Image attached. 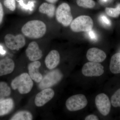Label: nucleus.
Returning a JSON list of instances; mask_svg holds the SVG:
<instances>
[{
	"mask_svg": "<svg viewBox=\"0 0 120 120\" xmlns=\"http://www.w3.org/2000/svg\"><path fill=\"white\" fill-rule=\"evenodd\" d=\"M21 30L23 34L27 38L38 39L42 38L45 34L46 25L41 20H33L25 23Z\"/></svg>",
	"mask_w": 120,
	"mask_h": 120,
	"instance_id": "1",
	"label": "nucleus"
},
{
	"mask_svg": "<svg viewBox=\"0 0 120 120\" xmlns=\"http://www.w3.org/2000/svg\"><path fill=\"white\" fill-rule=\"evenodd\" d=\"M34 82L28 73H23L17 76L11 83L12 88L18 90L21 94H28L32 90Z\"/></svg>",
	"mask_w": 120,
	"mask_h": 120,
	"instance_id": "2",
	"label": "nucleus"
},
{
	"mask_svg": "<svg viewBox=\"0 0 120 120\" xmlns=\"http://www.w3.org/2000/svg\"><path fill=\"white\" fill-rule=\"evenodd\" d=\"M70 25L71 29L74 32H87L92 30L94 22L90 16L81 15L73 20Z\"/></svg>",
	"mask_w": 120,
	"mask_h": 120,
	"instance_id": "3",
	"label": "nucleus"
},
{
	"mask_svg": "<svg viewBox=\"0 0 120 120\" xmlns=\"http://www.w3.org/2000/svg\"><path fill=\"white\" fill-rule=\"evenodd\" d=\"M56 17L57 22L63 26H69L73 19L70 6L66 3L60 4L56 10Z\"/></svg>",
	"mask_w": 120,
	"mask_h": 120,
	"instance_id": "4",
	"label": "nucleus"
},
{
	"mask_svg": "<svg viewBox=\"0 0 120 120\" xmlns=\"http://www.w3.org/2000/svg\"><path fill=\"white\" fill-rule=\"evenodd\" d=\"M88 101L85 95L79 94L73 95L69 98L66 101V107L71 112L78 111L86 107Z\"/></svg>",
	"mask_w": 120,
	"mask_h": 120,
	"instance_id": "5",
	"label": "nucleus"
},
{
	"mask_svg": "<svg viewBox=\"0 0 120 120\" xmlns=\"http://www.w3.org/2000/svg\"><path fill=\"white\" fill-rule=\"evenodd\" d=\"M63 75L58 69L47 73L40 82L39 87L41 90L49 88L56 85L62 79Z\"/></svg>",
	"mask_w": 120,
	"mask_h": 120,
	"instance_id": "6",
	"label": "nucleus"
},
{
	"mask_svg": "<svg viewBox=\"0 0 120 120\" xmlns=\"http://www.w3.org/2000/svg\"><path fill=\"white\" fill-rule=\"evenodd\" d=\"M4 41L7 47L11 50H18L23 47L26 44L25 38L21 34L16 35L8 34L5 37Z\"/></svg>",
	"mask_w": 120,
	"mask_h": 120,
	"instance_id": "7",
	"label": "nucleus"
},
{
	"mask_svg": "<svg viewBox=\"0 0 120 120\" xmlns=\"http://www.w3.org/2000/svg\"><path fill=\"white\" fill-rule=\"evenodd\" d=\"M104 72V67L97 62H87L83 65L82 69L83 75L87 77L100 76Z\"/></svg>",
	"mask_w": 120,
	"mask_h": 120,
	"instance_id": "8",
	"label": "nucleus"
},
{
	"mask_svg": "<svg viewBox=\"0 0 120 120\" xmlns=\"http://www.w3.org/2000/svg\"><path fill=\"white\" fill-rule=\"evenodd\" d=\"M95 103L99 112L104 116L109 113L111 109V103L109 97L105 94L97 95L95 99Z\"/></svg>",
	"mask_w": 120,
	"mask_h": 120,
	"instance_id": "9",
	"label": "nucleus"
},
{
	"mask_svg": "<svg viewBox=\"0 0 120 120\" xmlns=\"http://www.w3.org/2000/svg\"><path fill=\"white\" fill-rule=\"evenodd\" d=\"M54 92L50 88L43 89L36 95L35 98V104L38 107L43 106L53 98Z\"/></svg>",
	"mask_w": 120,
	"mask_h": 120,
	"instance_id": "10",
	"label": "nucleus"
},
{
	"mask_svg": "<svg viewBox=\"0 0 120 120\" xmlns=\"http://www.w3.org/2000/svg\"><path fill=\"white\" fill-rule=\"evenodd\" d=\"M26 56L29 60L34 61L40 60L42 56V52L38 43L32 41L28 45L26 50Z\"/></svg>",
	"mask_w": 120,
	"mask_h": 120,
	"instance_id": "11",
	"label": "nucleus"
},
{
	"mask_svg": "<svg viewBox=\"0 0 120 120\" xmlns=\"http://www.w3.org/2000/svg\"><path fill=\"white\" fill-rule=\"evenodd\" d=\"M87 60L90 62H103L106 57L105 53L103 50L97 48H92L88 50L86 54Z\"/></svg>",
	"mask_w": 120,
	"mask_h": 120,
	"instance_id": "12",
	"label": "nucleus"
},
{
	"mask_svg": "<svg viewBox=\"0 0 120 120\" xmlns=\"http://www.w3.org/2000/svg\"><path fill=\"white\" fill-rule=\"evenodd\" d=\"M41 65V62L37 60L30 63L28 66V74L32 80L37 83L40 82L43 79L42 75L39 71Z\"/></svg>",
	"mask_w": 120,
	"mask_h": 120,
	"instance_id": "13",
	"label": "nucleus"
},
{
	"mask_svg": "<svg viewBox=\"0 0 120 120\" xmlns=\"http://www.w3.org/2000/svg\"><path fill=\"white\" fill-rule=\"evenodd\" d=\"M60 56L58 51L53 50L50 51L45 58V63L46 67L49 69L56 68L60 63Z\"/></svg>",
	"mask_w": 120,
	"mask_h": 120,
	"instance_id": "14",
	"label": "nucleus"
},
{
	"mask_svg": "<svg viewBox=\"0 0 120 120\" xmlns=\"http://www.w3.org/2000/svg\"><path fill=\"white\" fill-rule=\"evenodd\" d=\"M15 64L13 60L7 58L0 61V76L10 74L13 71Z\"/></svg>",
	"mask_w": 120,
	"mask_h": 120,
	"instance_id": "15",
	"label": "nucleus"
},
{
	"mask_svg": "<svg viewBox=\"0 0 120 120\" xmlns=\"http://www.w3.org/2000/svg\"><path fill=\"white\" fill-rule=\"evenodd\" d=\"M14 101L11 98L4 99L0 101V116L8 113L13 109Z\"/></svg>",
	"mask_w": 120,
	"mask_h": 120,
	"instance_id": "16",
	"label": "nucleus"
},
{
	"mask_svg": "<svg viewBox=\"0 0 120 120\" xmlns=\"http://www.w3.org/2000/svg\"><path fill=\"white\" fill-rule=\"evenodd\" d=\"M109 68L112 73L114 74L120 73V53H116L112 56Z\"/></svg>",
	"mask_w": 120,
	"mask_h": 120,
	"instance_id": "17",
	"label": "nucleus"
},
{
	"mask_svg": "<svg viewBox=\"0 0 120 120\" xmlns=\"http://www.w3.org/2000/svg\"><path fill=\"white\" fill-rule=\"evenodd\" d=\"M55 7L52 4L43 3L39 8V12L47 15L50 18L53 17L55 15Z\"/></svg>",
	"mask_w": 120,
	"mask_h": 120,
	"instance_id": "18",
	"label": "nucleus"
},
{
	"mask_svg": "<svg viewBox=\"0 0 120 120\" xmlns=\"http://www.w3.org/2000/svg\"><path fill=\"white\" fill-rule=\"evenodd\" d=\"M33 116L28 111H22L18 112L11 118V120H31Z\"/></svg>",
	"mask_w": 120,
	"mask_h": 120,
	"instance_id": "19",
	"label": "nucleus"
},
{
	"mask_svg": "<svg viewBox=\"0 0 120 120\" xmlns=\"http://www.w3.org/2000/svg\"><path fill=\"white\" fill-rule=\"evenodd\" d=\"M11 90L7 83L0 82V101L4 99L11 94Z\"/></svg>",
	"mask_w": 120,
	"mask_h": 120,
	"instance_id": "20",
	"label": "nucleus"
},
{
	"mask_svg": "<svg viewBox=\"0 0 120 120\" xmlns=\"http://www.w3.org/2000/svg\"><path fill=\"white\" fill-rule=\"evenodd\" d=\"M78 6L84 8H93L95 5L94 0H76Z\"/></svg>",
	"mask_w": 120,
	"mask_h": 120,
	"instance_id": "21",
	"label": "nucleus"
},
{
	"mask_svg": "<svg viewBox=\"0 0 120 120\" xmlns=\"http://www.w3.org/2000/svg\"><path fill=\"white\" fill-rule=\"evenodd\" d=\"M105 11L107 15L110 17H118L120 15V4H118L115 8H106Z\"/></svg>",
	"mask_w": 120,
	"mask_h": 120,
	"instance_id": "22",
	"label": "nucleus"
},
{
	"mask_svg": "<svg viewBox=\"0 0 120 120\" xmlns=\"http://www.w3.org/2000/svg\"><path fill=\"white\" fill-rule=\"evenodd\" d=\"M111 102L114 107H120V88L112 95Z\"/></svg>",
	"mask_w": 120,
	"mask_h": 120,
	"instance_id": "23",
	"label": "nucleus"
},
{
	"mask_svg": "<svg viewBox=\"0 0 120 120\" xmlns=\"http://www.w3.org/2000/svg\"><path fill=\"white\" fill-rule=\"evenodd\" d=\"M4 4L11 11H15L16 8L15 0H4Z\"/></svg>",
	"mask_w": 120,
	"mask_h": 120,
	"instance_id": "24",
	"label": "nucleus"
},
{
	"mask_svg": "<svg viewBox=\"0 0 120 120\" xmlns=\"http://www.w3.org/2000/svg\"><path fill=\"white\" fill-rule=\"evenodd\" d=\"M99 20L101 23L105 26H110L111 25L110 20L104 15H101L99 17Z\"/></svg>",
	"mask_w": 120,
	"mask_h": 120,
	"instance_id": "25",
	"label": "nucleus"
},
{
	"mask_svg": "<svg viewBox=\"0 0 120 120\" xmlns=\"http://www.w3.org/2000/svg\"><path fill=\"white\" fill-rule=\"evenodd\" d=\"M87 33V35L88 38L91 39V40L94 41H96L98 39V36L97 34L94 31L91 30H90L86 32Z\"/></svg>",
	"mask_w": 120,
	"mask_h": 120,
	"instance_id": "26",
	"label": "nucleus"
},
{
	"mask_svg": "<svg viewBox=\"0 0 120 120\" xmlns=\"http://www.w3.org/2000/svg\"><path fill=\"white\" fill-rule=\"evenodd\" d=\"M4 17V11L1 3L0 2V24L2 22Z\"/></svg>",
	"mask_w": 120,
	"mask_h": 120,
	"instance_id": "27",
	"label": "nucleus"
},
{
	"mask_svg": "<svg viewBox=\"0 0 120 120\" xmlns=\"http://www.w3.org/2000/svg\"><path fill=\"white\" fill-rule=\"evenodd\" d=\"M86 120H98L99 118L97 116L94 115H90L85 118Z\"/></svg>",
	"mask_w": 120,
	"mask_h": 120,
	"instance_id": "28",
	"label": "nucleus"
},
{
	"mask_svg": "<svg viewBox=\"0 0 120 120\" xmlns=\"http://www.w3.org/2000/svg\"><path fill=\"white\" fill-rule=\"evenodd\" d=\"M5 52L3 49V47L1 45H0V54H4Z\"/></svg>",
	"mask_w": 120,
	"mask_h": 120,
	"instance_id": "29",
	"label": "nucleus"
},
{
	"mask_svg": "<svg viewBox=\"0 0 120 120\" xmlns=\"http://www.w3.org/2000/svg\"><path fill=\"white\" fill-rule=\"evenodd\" d=\"M45 0L47 2L51 3V4H53V3L57 2L58 0Z\"/></svg>",
	"mask_w": 120,
	"mask_h": 120,
	"instance_id": "30",
	"label": "nucleus"
},
{
	"mask_svg": "<svg viewBox=\"0 0 120 120\" xmlns=\"http://www.w3.org/2000/svg\"><path fill=\"white\" fill-rule=\"evenodd\" d=\"M101 0L102 1H103V2H106L108 0Z\"/></svg>",
	"mask_w": 120,
	"mask_h": 120,
	"instance_id": "31",
	"label": "nucleus"
}]
</instances>
